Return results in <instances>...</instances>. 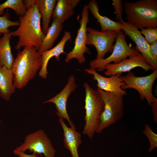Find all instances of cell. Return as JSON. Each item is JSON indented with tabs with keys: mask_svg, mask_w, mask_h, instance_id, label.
I'll return each instance as SVG.
<instances>
[{
	"mask_svg": "<svg viewBox=\"0 0 157 157\" xmlns=\"http://www.w3.org/2000/svg\"><path fill=\"white\" fill-rule=\"evenodd\" d=\"M19 26L15 31H11L12 36L19 37L15 48L32 46L38 50L45 35L40 25L41 16L37 5H33L27 9L24 15L18 17Z\"/></svg>",
	"mask_w": 157,
	"mask_h": 157,
	"instance_id": "obj_1",
	"label": "cell"
},
{
	"mask_svg": "<svg viewBox=\"0 0 157 157\" xmlns=\"http://www.w3.org/2000/svg\"><path fill=\"white\" fill-rule=\"evenodd\" d=\"M42 64V55L35 47L26 46L19 51L11 68L15 88L25 87L35 77Z\"/></svg>",
	"mask_w": 157,
	"mask_h": 157,
	"instance_id": "obj_2",
	"label": "cell"
},
{
	"mask_svg": "<svg viewBox=\"0 0 157 157\" xmlns=\"http://www.w3.org/2000/svg\"><path fill=\"white\" fill-rule=\"evenodd\" d=\"M123 6L129 24L138 29L157 28V0L126 1Z\"/></svg>",
	"mask_w": 157,
	"mask_h": 157,
	"instance_id": "obj_3",
	"label": "cell"
},
{
	"mask_svg": "<svg viewBox=\"0 0 157 157\" xmlns=\"http://www.w3.org/2000/svg\"><path fill=\"white\" fill-rule=\"evenodd\" d=\"M85 91V125L82 133L90 140L98 129L101 114L103 110V101L97 90L92 88L87 83H84Z\"/></svg>",
	"mask_w": 157,
	"mask_h": 157,
	"instance_id": "obj_4",
	"label": "cell"
},
{
	"mask_svg": "<svg viewBox=\"0 0 157 157\" xmlns=\"http://www.w3.org/2000/svg\"><path fill=\"white\" fill-rule=\"evenodd\" d=\"M103 101L104 110L100 117L96 133H100L118 121L124 115V96L122 94L109 92L97 88Z\"/></svg>",
	"mask_w": 157,
	"mask_h": 157,
	"instance_id": "obj_5",
	"label": "cell"
},
{
	"mask_svg": "<svg viewBox=\"0 0 157 157\" xmlns=\"http://www.w3.org/2000/svg\"><path fill=\"white\" fill-rule=\"evenodd\" d=\"M125 38V34L121 30L118 33L111 54L106 58L101 60L95 59L91 60L89 63L90 68L103 72L104 71L105 66L112 62L117 63L128 57L140 53L135 48L129 46Z\"/></svg>",
	"mask_w": 157,
	"mask_h": 157,
	"instance_id": "obj_6",
	"label": "cell"
},
{
	"mask_svg": "<svg viewBox=\"0 0 157 157\" xmlns=\"http://www.w3.org/2000/svg\"><path fill=\"white\" fill-rule=\"evenodd\" d=\"M157 77V69L154 70L150 74L143 76H136L132 72H129L120 78L124 82V85L121 88L124 90L133 88L139 93L140 100L145 99L149 105L153 102L154 97L152 92V86Z\"/></svg>",
	"mask_w": 157,
	"mask_h": 157,
	"instance_id": "obj_7",
	"label": "cell"
},
{
	"mask_svg": "<svg viewBox=\"0 0 157 157\" xmlns=\"http://www.w3.org/2000/svg\"><path fill=\"white\" fill-rule=\"evenodd\" d=\"M27 150L41 156L43 154L45 157H54L56 154L51 140L42 129L28 134L14 151L24 153Z\"/></svg>",
	"mask_w": 157,
	"mask_h": 157,
	"instance_id": "obj_8",
	"label": "cell"
},
{
	"mask_svg": "<svg viewBox=\"0 0 157 157\" xmlns=\"http://www.w3.org/2000/svg\"><path fill=\"white\" fill-rule=\"evenodd\" d=\"M81 18L79 21L80 27L72 50L67 54L65 62L68 63L72 59H76L80 65L84 63L86 58L85 53L89 55L91 53L86 46L87 25L89 22V10L86 4L84 5L81 13Z\"/></svg>",
	"mask_w": 157,
	"mask_h": 157,
	"instance_id": "obj_9",
	"label": "cell"
},
{
	"mask_svg": "<svg viewBox=\"0 0 157 157\" xmlns=\"http://www.w3.org/2000/svg\"><path fill=\"white\" fill-rule=\"evenodd\" d=\"M86 45H92L95 48L97 56L95 59L101 60L104 58L105 55L111 53L118 33L114 31H98L92 27L87 29Z\"/></svg>",
	"mask_w": 157,
	"mask_h": 157,
	"instance_id": "obj_10",
	"label": "cell"
},
{
	"mask_svg": "<svg viewBox=\"0 0 157 157\" xmlns=\"http://www.w3.org/2000/svg\"><path fill=\"white\" fill-rule=\"evenodd\" d=\"M75 79L74 76H70L67 82L62 91L55 96L45 101L43 103H52L56 106V114L59 118L65 119L69 122L71 127L76 129L74 124L70 119L67 110L68 99L71 94L77 88Z\"/></svg>",
	"mask_w": 157,
	"mask_h": 157,
	"instance_id": "obj_11",
	"label": "cell"
},
{
	"mask_svg": "<svg viewBox=\"0 0 157 157\" xmlns=\"http://www.w3.org/2000/svg\"><path fill=\"white\" fill-rule=\"evenodd\" d=\"M137 67H141L146 72L154 70L153 68L147 63L143 56L140 53L130 56L118 63L107 64L104 68V74L110 76L121 74L122 73L130 72Z\"/></svg>",
	"mask_w": 157,
	"mask_h": 157,
	"instance_id": "obj_12",
	"label": "cell"
},
{
	"mask_svg": "<svg viewBox=\"0 0 157 157\" xmlns=\"http://www.w3.org/2000/svg\"><path fill=\"white\" fill-rule=\"evenodd\" d=\"M121 30L135 43V49L144 57L147 63L153 69H157V62L152 57L149 49V44L147 42L138 29L123 21Z\"/></svg>",
	"mask_w": 157,
	"mask_h": 157,
	"instance_id": "obj_13",
	"label": "cell"
},
{
	"mask_svg": "<svg viewBox=\"0 0 157 157\" xmlns=\"http://www.w3.org/2000/svg\"><path fill=\"white\" fill-rule=\"evenodd\" d=\"M85 71L88 74L93 76V80L97 82V88L106 92L121 94L124 96L126 95V91L121 88L124 84L120 78L121 74L106 77L99 74L95 69H86Z\"/></svg>",
	"mask_w": 157,
	"mask_h": 157,
	"instance_id": "obj_14",
	"label": "cell"
},
{
	"mask_svg": "<svg viewBox=\"0 0 157 157\" xmlns=\"http://www.w3.org/2000/svg\"><path fill=\"white\" fill-rule=\"evenodd\" d=\"M72 37L70 31H65L60 41L55 47L40 53L42 56V64L38 73L40 77L43 79L47 78L48 74L47 66L49 60L54 57L57 61L59 60L60 55L65 53L64 49L66 43L71 39Z\"/></svg>",
	"mask_w": 157,
	"mask_h": 157,
	"instance_id": "obj_15",
	"label": "cell"
},
{
	"mask_svg": "<svg viewBox=\"0 0 157 157\" xmlns=\"http://www.w3.org/2000/svg\"><path fill=\"white\" fill-rule=\"evenodd\" d=\"M58 121L63 131L64 147L69 151L72 157H80L78 149L82 142L81 133L76 129L67 126L63 119L59 118Z\"/></svg>",
	"mask_w": 157,
	"mask_h": 157,
	"instance_id": "obj_16",
	"label": "cell"
},
{
	"mask_svg": "<svg viewBox=\"0 0 157 157\" xmlns=\"http://www.w3.org/2000/svg\"><path fill=\"white\" fill-rule=\"evenodd\" d=\"M87 6L89 10L100 24L101 31H114L119 33L121 30L122 23L113 21L99 14V5L96 0H90Z\"/></svg>",
	"mask_w": 157,
	"mask_h": 157,
	"instance_id": "obj_17",
	"label": "cell"
},
{
	"mask_svg": "<svg viewBox=\"0 0 157 157\" xmlns=\"http://www.w3.org/2000/svg\"><path fill=\"white\" fill-rule=\"evenodd\" d=\"M80 0H58L53 10L51 18L57 19L63 24L74 14V9Z\"/></svg>",
	"mask_w": 157,
	"mask_h": 157,
	"instance_id": "obj_18",
	"label": "cell"
},
{
	"mask_svg": "<svg viewBox=\"0 0 157 157\" xmlns=\"http://www.w3.org/2000/svg\"><path fill=\"white\" fill-rule=\"evenodd\" d=\"M15 89L12 69L0 65V97L6 101H8Z\"/></svg>",
	"mask_w": 157,
	"mask_h": 157,
	"instance_id": "obj_19",
	"label": "cell"
},
{
	"mask_svg": "<svg viewBox=\"0 0 157 157\" xmlns=\"http://www.w3.org/2000/svg\"><path fill=\"white\" fill-rule=\"evenodd\" d=\"M63 28V24L57 19H53L51 25L42 40L38 51L41 53L52 48Z\"/></svg>",
	"mask_w": 157,
	"mask_h": 157,
	"instance_id": "obj_20",
	"label": "cell"
},
{
	"mask_svg": "<svg viewBox=\"0 0 157 157\" xmlns=\"http://www.w3.org/2000/svg\"><path fill=\"white\" fill-rule=\"evenodd\" d=\"M57 0H35L34 4L37 6L42 18V30L45 35L49 28L51 18Z\"/></svg>",
	"mask_w": 157,
	"mask_h": 157,
	"instance_id": "obj_21",
	"label": "cell"
},
{
	"mask_svg": "<svg viewBox=\"0 0 157 157\" xmlns=\"http://www.w3.org/2000/svg\"><path fill=\"white\" fill-rule=\"evenodd\" d=\"M11 37V31L0 38V65L8 69H11L14 59L10 43Z\"/></svg>",
	"mask_w": 157,
	"mask_h": 157,
	"instance_id": "obj_22",
	"label": "cell"
},
{
	"mask_svg": "<svg viewBox=\"0 0 157 157\" xmlns=\"http://www.w3.org/2000/svg\"><path fill=\"white\" fill-rule=\"evenodd\" d=\"M7 8L13 10L19 16L24 15L27 10L23 0H7L0 4V16L3 14L5 9Z\"/></svg>",
	"mask_w": 157,
	"mask_h": 157,
	"instance_id": "obj_23",
	"label": "cell"
},
{
	"mask_svg": "<svg viewBox=\"0 0 157 157\" xmlns=\"http://www.w3.org/2000/svg\"><path fill=\"white\" fill-rule=\"evenodd\" d=\"M10 14L8 11L2 16H0V36L1 33L3 35L8 33L11 31L8 28L12 26H19V21H12L10 20Z\"/></svg>",
	"mask_w": 157,
	"mask_h": 157,
	"instance_id": "obj_24",
	"label": "cell"
},
{
	"mask_svg": "<svg viewBox=\"0 0 157 157\" xmlns=\"http://www.w3.org/2000/svg\"><path fill=\"white\" fill-rule=\"evenodd\" d=\"M142 133L147 137L149 140V147L148 151L151 152L157 147V134L152 130L150 126L147 124H144V128Z\"/></svg>",
	"mask_w": 157,
	"mask_h": 157,
	"instance_id": "obj_25",
	"label": "cell"
},
{
	"mask_svg": "<svg viewBox=\"0 0 157 157\" xmlns=\"http://www.w3.org/2000/svg\"><path fill=\"white\" fill-rule=\"evenodd\" d=\"M140 32L149 44L157 40V28H142Z\"/></svg>",
	"mask_w": 157,
	"mask_h": 157,
	"instance_id": "obj_26",
	"label": "cell"
},
{
	"mask_svg": "<svg viewBox=\"0 0 157 157\" xmlns=\"http://www.w3.org/2000/svg\"><path fill=\"white\" fill-rule=\"evenodd\" d=\"M112 5L116 15V17L118 22L122 23L124 21L122 18L123 9V2L121 0H112Z\"/></svg>",
	"mask_w": 157,
	"mask_h": 157,
	"instance_id": "obj_27",
	"label": "cell"
},
{
	"mask_svg": "<svg viewBox=\"0 0 157 157\" xmlns=\"http://www.w3.org/2000/svg\"><path fill=\"white\" fill-rule=\"evenodd\" d=\"M149 49L152 57L157 62V40L149 45Z\"/></svg>",
	"mask_w": 157,
	"mask_h": 157,
	"instance_id": "obj_28",
	"label": "cell"
},
{
	"mask_svg": "<svg viewBox=\"0 0 157 157\" xmlns=\"http://www.w3.org/2000/svg\"><path fill=\"white\" fill-rule=\"evenodd\" d=\"M150 106L153 114V118L154 122L157 123V99L156 97L154 101L151 104Z\"/></svg>",
	"mask_w": 157,
	"mask_h": 157,
	"instance_id": "obj_29",
	"label": "cell"
},
{
	"mask_svg": "<svg viewBox=\"0 0 157 157\" xmlns=\"http://www.w3.org/2000/svg\"><path fill=\"white\" fill-rule=\"evenodd\" d=\"M13 153L19 157H38L39 155L34 153L32 154H27L24 152L13 151Z\"/></svg>",
	"mask_w": 157,
	"mask_h": 157,
	"instance_id": "obj_30",
	"label": "cell"
},
{
	"mask_svg": "<svg viewBox=\"0 0 157 157\" xmlns=\"http://www.w3.org/2000/svg\"><path fill=\"white\" fill-rule=\"evenodd\" d=\"M1 119H0V123H1Z\"/></svg>",
	"mask_w": 157,
	"mask_h": 157,
	"instance_id": "obj_31",
	"label": "cell"
}]
</instances>
